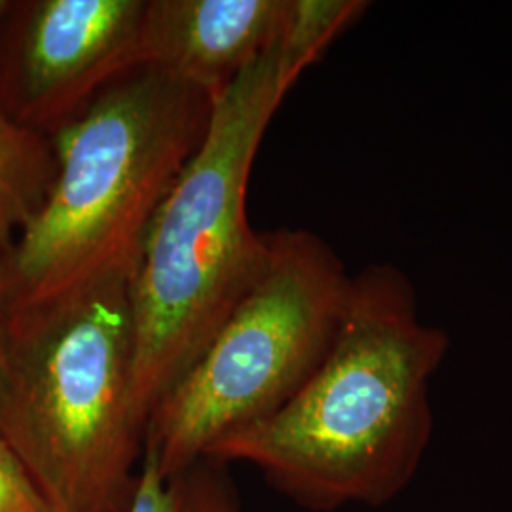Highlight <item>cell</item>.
Segmentation results:
<instances>
[{
    "instance_id": "obj_3",
    "label": "cell",
    "mask_w": 512,
    "mask_h": 512,
    "mask_svg": "<svg viewBox=\"0 0 512 512\" xmlns=\"http://www.w3.org/2000/svg\"><path fill=\"white\" fill-rule=\"evenodd\" d=\"M213 99L139 65L50 135L54 186L0 266V311L131 275Z\"/></svg>"
},
{
    "instance_id": "obj_4",
    "label": "cell",
    "mask_w": 512,
    "mask_h": 512,
    "mask_svg": "<svg viewBox=\"0 0 512 512\" xmlns=\"http://www.w3.org/2000/svg\"><path fill=\"white\" fill-rule=\"evenodd\" d=\"M131 275L2 313L0 435L52 512H124L143 459Z\"/></svg>"
},
{
    "instance_id": "obj_8",
    "label": "cell",
    "mask_w": 512,
    "mask_h": 512,
    "mask_svg": "<svg viewBox=\"0 0 512 512\" xmlns=\"http://www.w3.org/2000/svg\"><path fill=\"white\" fill-rule=\"evenodd\" d=\"M57 175L52 139L0 107V266L46 202Z\"/></svg>"
},
{
    "instance_id": "obj_1",
    "label": "cell",
    "mask_w": 512,
    "mask_h": 512,
    "mask_svg": "<svg viewBox=\"0 0 512 512\" xmlns=\"http://www.w3.org/2000/svg\"><path fill=\"white\" fill-rule=\"evenodd\" d=\"M448 349V334L421 321L406 274L370 264L351 277L344 317L310 380L207 459L251 463L308 511L385 505L420 471L435 423L429 384Z\"/></svg>"
},
{
    "instance_id": "obj_11",
    "label": "cell",
    "mask_w": 512,
    "mask_h": 512,
    "mask_svg": "<svg viewBox=\"0 0 512 512\" xmlns=\"http://www.w3.org/2000/svg\"><path fill=\"white\" fill-rule=\"evenodd\" d=\"M0 359H2V313H0Z\"/></svg>"
},
{
    "instance_id": "obj_6",
    "label": "cell",
    "mask_w": 512,
    "mask_h": 512,
    "mask_svg": "<svg viewBox=\"0 0 512 512\" xmlns=\"http://www.w3.org/2000/svg\"><path fill=\"white\" fill-rule=\"evenodd\" d=\"M12 6L0 21V107L25 128L50 137L141 65L147 0Z\"/></svg>"
},
{
    "instance_id": "obj_7",
    "label": "cell",
    "mask_w": 512,
    "mask_h": 512,
    "mask_svg": "<svg viewBox=\"0 0 512 512\" xmlns=\"http://www.w3.org/2000/svg\"><path fill=\"white\" fill-rule=\"evenodd\" d=\"M291 0H147L141 65L213 101L285 35Z\"/></svg>"
},
{
    "instance_id": "obj_5",
    "label": "cell",
    "mask_w": 512,
    "mask_h": 512,
    "mask_svg": "<svg viewBox=\"0 0 512 512\" xmlns=\"http://www.w3.org/2000/svg\"><path fill=\"white\" fill-rule=\"evenodd\" d=\"M351 275L325 239L270 232V256L202 355L152 410L143 458L179 475L215 446L268 420L325 359L348 306Z\"/></svg>"
},
{
    "instance_id": "obj_10",
    "label": "cell",
    "mask_w": 512,
    "mask_h": 512,
    "mask_svg": "<svg viewBox=\"0 0 512 512\" xmlns=\"http://www.w3.org/2000/svg\"><path fill=\"white\" fill-rule=\"evenodd\" d=\"M0 512H52L18 454L0 435Z\"/></svg>"
},
{
    "instance_id": "obj_2",
    "label": "cell",
    "mask_w": 512,
    "mask_h": 512,
    "mask_svg": "<svg viewBox=\"0 0 512 512\" xmlns=\"http://www.w3.org/2000/svg\"><path fill=\"white\" fill-rule=\"evenodd\" d=\"M304 69L281 38L220 93L202 145L148 230L129 281L131 397L143 433L268 264L270 232L247 219V184L266 128Z\"/></svg>"
},
{
    "instance_id": "obj_9",
    "label": "cell",
    "mask_w": 512,
    "mask_h": 512,
    "mask_svg": "<svg viewBox=\"0 0 512 512\" xmlns=\"http://www.w3.org/2000/svg\"><path fill=\"white\" fill-rule=\"evenodd\" d=\"M124 512H243L236 484L224 463L203 459L164 478L141 459L135 488Z\"/></svg>"
}]
</instances>
